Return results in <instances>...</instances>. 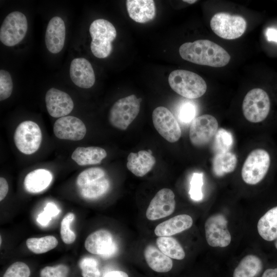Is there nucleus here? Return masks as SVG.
Wrapping results in <instances>:
<instances>
[{
	"label": "nucleus",
	"mask_w": 277,
	"mask_h": 277,
	"mask_svg": "<svg viewBox=\"0 0 277 277\" xmlns=\"http://www.w3.org/2000/svg\"><path fill=\"white\" fill-rule=\"evenodd\" d=\"M179 53L186 61L213 67H224L230 60V56L224 48L207 39L184 43L179 48Z\"/></svg>",
	"instance_id": "1"
},
{
	"label": "nucleus",
	"mask_w": 277,
	"mask_h": 277,
	"mask_svg": "<svg viewBox=\"0 0 277 277\" xmlns=\"http://www.w3.org/2000/svg\"><path fill=\"white\" fill-rule=\"evenodd\" d=\"M76 185L82 197L95 200L108 191L110 182L104 170L99 167H92L79 174L76 178Z\"/></svg>",
	"instance_id": "2"
},
{
	"label": "nucleus",
	"mask_w": 277,
	"mask_h": 277,
	"mask_svg": "<svg viewBox=\"0 0 277 277\" xmlns=\"http://www.w3.org/2000/svg\"><path fill=\"white\" fill-rule=\"evenodd\" d=\"M171 88L177 94L189 99L199 98L207 90V85L199 75L185 70H175L168 77Z\"/></svg>",
	"instance_id": "3"
},
{
	"label": "nucleus",
	"mask_w": 277,
	"mask_h": 277,
	"mask_svg": "<svg viewBox=\"0 0 277 277\" xmlns=\"http://www.w3.org/2000/svg\"><path fill=\"white\" fill-rule=\"evenodd\" d=\"M89 32L92 38L91 50L99 58L108 57L112 50V42L116 36L114 26L105 19H97L90 25Z\"/></svg>",
	"instance_id": "4"
},
{
	"label": "nucleus",
	"mask_w": 277,
	"mask_h": 277,
	"mask_svg": "<svg viewBox=\"0 0 277 277\" xmlns=\"http://www.w3.org/2000/svg\"><path fill=\"white\" fill-rule=\"evenodd\" d=\"M142 98L132 94L116 101L110 109L108 120L114 128L125 130L137 116Z\"/></svg>",
	"instance_id": "5"
},
{
	"label": "nucleus",
	"mask_w": 277,
	"mask_h": 277,
	"mask_svg": "<svg viewBox=\"0 0 277 277\" xmlns=\"http://www.w3.org/2000/svg\"><path fill=\"white\" fill-rule=\"evenodd\" d=\"M270 165V157L264 149L252 151L243 165L241 174L243 181L249 185L260 182L266 175Z\"/></svg>",
	"instance_id": "6"
},
{
	"label": "nucleus",
	"mask_w": 277,
	"mask_h": 277,
	"mask_svg": "<svg viewBox=\"0 0 277 277\" xmlns=\"http://www.w3.org/2000/svg\"><path fill=\"white\" fill-rule=\"evenodd\" d=\"M270 108L268 95L261 88L250 90L245 95L242 110L246 119L251 123L263 121L268 116Z\"/></svg>",
	"instance_id": "7"
},
{
	"label": "nucleus",
	"mask_w": 277,
	"mask_h": 277,
	"mask_svg": "<svg viewBox=\"0 0 277 277\" xmlns=\"http://www.w3.org/2000/svg\"><path fill=\"white\" fill-rule=\"evenodd\" d=\"M246 21L241 16L225 12L216 13L210 21V27L213 32L226 39L241 36L246 30Z\"/></svg>",
	"instance_id": "8"
},
{
	"label": "nucleus",
	"mask_w": 277,
	"mask_h": 277,
	"mask_svg": "<svg viewBox=\"0 0 277 277\" xmlns=\"http://www.w3.org/2000/svg\"><path fill=\"white\" fill-rule=\"evenodd\" d=\"M42 133L35 122L26 121L21 123L14 133V144L18 150L25 154H31L39 148Z\"/></svg>",
	"instance_id": "9"
},
{
	"label": "nucleus",
	"mask_w": 277,
	"mask_h": 277,
	"mask_svg": "<svg viewBox=\"0 0 277 277\" xmlns=\"http://www.w3.org/2000/svg\"><path fill=\"white\" fill-rule=\"evenodd\" d=\"M28 29L26 16L21 12L13 11L4 19L0 29V40L5 45H16L25 37Z\"/></svg>",
	"instance_id": "10"
},
{
	"label": "nucleus",
	"mask_w": 277,
	"mask_h": 277,
	"mask_svg": "<svg viewBox=\"0 0 277 277\" xmlns=\"http://www.w3.org/2000/svg\"><path fill=\"white\" fill-rule=\"evenodd\" d=\"M152 117L154 128L166 141L174 143L180 139L182 134L180 126L168 109L157 107L154 109Z\"/></svg>",
	"instance_id": "11"
},
{
	"label": "nucleus",
	"mask_w": 277,
	"mask_h": 277,
	"mask_svg": "<svg viewBox=\"0 0 277 277\" xmlns=\"http://www.w3.org/2000/svg\"><path fill=\"white\" fill-rule=\"evenodd\" d=\"M217 130L218 123L213 116L201 115L191 122L189 134L190 141L194 146H204L212 140Z\"/></svg>",
	"instance_id": "12"
},
{
	"label": "nucleus",
	"mask_w": 277,
	"mask_h": 277,
	"mask_svg": "<svg viewBox=\"0 0 277 277\" xmlns=\"http://www.w3.org/2000/svg\"><path fill=\"white\" fill-rule=\"evenodd\" d=\"M227 220L222 214H214L209 217L205 223V236L211 247H225L231 241L227 228Z\"/></svg>",
	"instance_id": "13"
},
{
	"label": "nucleus",
	"mask_w": 277,
	"mask_h": 277,
	"mask_svg": "<svg viewBox=\"0 0 277 277\" xmlns=\"http://www.w3.org/2000/svg\"><path fill=\"white\" fill-rule=\"evenodd\" d=\"M85 247L90 253L107 259L117 252L118 247L110 231L100 229L89 234L85 242Z\"/></svg>",
	"instance_id": "14"
},
{
	"label": "nucleus",
	"mask_w": 277,
	"mask_h": 277,
	"mask_svg": "<svg viewBox=\"0 0 277 277\" xmlns=\"http://www.w3.org/2000/svg\"><path fill=\"white\" fill-rule=\"evenodd\" d=\"M175 208V195L169 188H163L155 194L146 212L148 220L155 221L172 214Z\"/></svg>",
	"instance_id": "15"
},
{
	"label": "nucleus",
	"mask_w": 277,
	"mask_h": 277,
	"mask_svg": "<svg viewBox=\"0 0 277 277\" xmlns=\"http://www.w3.org/2000/svg\"><path fill=\"white\" fill-rule=\"evenodd\" d=\"M86 127L80 118L65 116L58 118L53 125L55 135L60 139L71 141L82 140L86 133Z\"/></svg>",
	"instance_id": "16"
},
{
	"label": "nucleus",
	"mask_w": 277,
	"mask_h": 277,
	"mask_svg": "<svg viewBox=\"0 0 277 277\" xmlns=\"http://www.w3.org/2000/svg\"><path fill=\"white\" fill-rule=\"evenodd\" d=\"M45 102L48 112L53 117L65 116L72 111L74 107L73 102L70 96L54 88L47 91Z\"/></svg>",
	"instance_id": "17"
},
{
	"label": "nucleus",
	"mask_w": 277,
	"mask_h": 277,
	"mask_svg": "<svg viewBox=\"0 0 277 277\" xmlns=\"http://www.w3.org/2000/svg\"><path fill=\"white\" fill-rule=\"evenodd\" d=\"M70 76L73 83L82 88H89L95 83V74L92 66L84 58H76L72 61Z\"/></svg>",
	"instance_id": "18"
},
{
	"label": "nucleus",
	"mask_w": 277,
	"mask_h": 277,
	"mask_svg": "<svg viewBox=\"0 0 277 277\" xmlns=\"http://www.w3.org/2000/svg\"><path fill=\"white\" fill-rule=\"evenodd\" d=\"M66 36V27L60 17L54 16L48 23L45 34V44L47 49L56 54L63 49Z\"/></svg>",
	"instance_id": "19"
},
{
	"label": "nucleus",
	"mask_w": 277,
	"mask_h": 277,
	"mask_svg": "<svg viewBox=\"0 0 277 277\" xmlns=\"http://www.w3.org/2000/svg\"><path fill=\"white\" fill-rule=\"evenodd\" d=\"M155 162V159L150 151L140 150L129 154L126 166L134 175L142 177L153 168Z\"/></svg>",
	"instance_id": "20"
},
{
	"label": "nucleus",
	"mask_w": 277,
	"mask_h": 277,
	"mask_svg": "<svg viewBox=\"0 0 277 277\" xmlns=\"http://www.w3.org/2000/svg\"><path fill=\"white\" fill-rule=\"evenodd\" d=\"M192 224L193 220L190 215L179 214L157 225L154 233L158 237L171 236L189 229Z\"/></svg>",
	"instance_id": "21"
},
{
	"label": "nucleus",
	"mask_w": 277,
	"mask_h": 277,
	"mask_svg": "<svg viewBox=\"0 0 277 277\" xmlns=\"http://www.w3.org/2000/svg\"><path fill=\"white\" fill-rule=\"evenodd\" d=\"M127 10L130 17L139 23H145L153 19L155 6L152 0H127Z\"/></svg>",
	"instance_id": "22"
},
{
	"label": "nucleus",
	"mask_w": 277,
	"mask_h": 277,
	"mask_svg": "<svg viewBox=\"0 0 277 277\" xmlns=\"http://www.w3.org/2000/svg\"><path fill=\"white\" fill-rule=\"evenodd\" d=\"M52 180V173L45 169H37L28 173L24 181L25 190L31 193H37L44 191Z\"/></svg>",
	"instance_id": "23"
},
{
	"label": "nucleus",
	"mask_w": 277,
	"mask_h": 277,
	"mask_svg": "<svg viewBox=\"0 0 277 277\" xmlns=\"http://www.w3.org/2000/svg\"><path fill=\"white\" fill-rule=\"evenodd\" d=\"M144 255L149 267L155 272H167L172 268L173 263L171 258L152 245L146 246Z\"/></svg>",
	"instance_id": "24"
},
{
	"label": "nucleus",
	"mask_w": 277,
	"mask_h": 277,
	"mask_svg": "<svg viewBox=\"0 0 277 277\" xmlns=\"http://www.w3.org/2000/svg\"><path fill=\"white\" fill-rule=\"evenodd\" d=\"M105 149L99 147H78L71 155L72 159L80 166L99 164L107 156Z\"/></svg>",
	"instance_id": "25"
},
{
	"label": "nucleus",
	"mask_w": 277,
	"mask_h": 277,
	"mask_svg": "<svg viewBox=\"0 0 277 277\" xmlns=\"http://www.w3.org/2000/svg\"><path fill=\"white\" fill-rule=\"evenodd\" d=\"M257 228L264 240L272 241L277 239V206L269 209L260 219Z\"/></svg>",
	"instance_id": "26"
},
{
	"label": "nucleus",
	"mask_w": 277,
	"mask_h": 277,
	"mask_svg": "<svg viewBox=\"0 0 277 277\" xmlns=\"http://www.w3.org/2000/svg\"><path fill=\"white\" fill-rule=\"evenodd\" d=\"M237 162L236 155L230 151L218 152L213 160V172L217 177L231 173L235 169Z\"/></svg>",
	"instance_id": "27"
},
{
	"label": "nucleus",
	"mask_w": 277,
	"mask_h": 277,
	"mask_svg": "<svg viewBox=\"0 0 277 277\" xmlns=\"http://www.w3.org/2000/svg\"><path fill=\"white\" fill-rule=\"evenodd\" d=\"M263 268V263L257 256L249 254L244 257L235 268L233 277H256Z\"/></svg>",
	"instance_id": "28"
},
{
	"label": "nucleus",
	"mask_w": 277,
	"mask_h": 277,
	"mask_svg": "<svg viewBox=\"0 0 277 277\" xmlns=\"http://www.w3.org/2000/svg\"><path fill=\"white\" fill-rule=\"evenodd\" d=\"M158 248L168 257L178 260L185 258V252L180 243L171 236H160L156 240Z\"/></svg>",
	"instance_id": "29"
},
{
	"label": "nucleus",
	"mask_w": 277,
	"mask_h": 277,
	"mask_svg": "<svg viewBox=\"0 0 277 277\" xmlns=\"http://www.w3.org/2000/svg\"><path fill=\"white\" fill-rule=\"evenodd\" d=\"M57 244V240L52 235H47L41 238H31L26 241L27 248L35 254L46 253L55 248Z\"/></svg>",
	"instance_id": "30"
},
{
	"label": "nucleus",
	"mask_w": 277,
	"mask_h": 277,
	"mask_svg": "<svg viewBox=\"0 0 277 277\" xmlns=\"http://www.w3.org/2000/svg\"><path fill=\"white\" fill-rule=\"evenodd\" d=\"M214 137V148L217 153L229 151L233 144V137L230 131L220 128Z\"/></svg>",
	"instance_id": "31"
},
{
	"label": "nucleus",
	"mask_w": 277,
	"mask_h": 277,
	"mask_svg": "<svg viewBox=\"0 0 277 277\" xmlns=\"http://www.w3.org/2000/svg\"><path fill=\"white\" fill-rule=\"evenodd\" d=\"M83 277H100L101 272L97 261L90 256L82 258L79 262Z\"/></svg>",
	"instance_id": "32"
},
{
	"label": "nucleus",
	"mask_w": 277,
	"mask_h": 277,
	"mask_svg": "<svg viewBox=\"0 0 277 277\" xmlns=\"http://www.w3.org/2000/svg\"><path fill=\"white\" fill-rule=\"evenodd\" d=\"M75 217L74 213L69 212L63 219L61 224L60 233L61 238L64 243L70 244L73 243L76 239V235L70 229V224Z\"/></svg>",
	"instance_id": "33"
},
{
	"label": "nucleus",
	"mask_w": 277,
	"mask_h": 277,
	"mask_svg": "<svg viewBox=\"0 0 277 277\" xmlns=\"http://www.w3.org/2000/svg\"><path fill=\"white\" fill-rule=\"evenodd\" d=\"M13 90V82L9 72L1 69L0 70V101L8 98Z\"/></svg>",
	"instance_id": "34"
},
{
	"label": "nucleus",
	"mask_w": 277,
	"mask_h": 277,
	"mask_svg": "<svg viewBox=\"0 0 277 277\" xmlns=\"http://www.w3.org/2000/svg\"><path fill=\"white\" fill-rule=\"evenodd\" d=\"M30 275V270L27 264L16 262L7 268L3 277H29Z\"/></svg>",
	"instance_id": "35"
},
{
	"label": "nucleus",
	"mask_w": 277,
	"mask_h": 277,
	"mask_svg": "<svg viewBox=\"0 0 277 277\" xmlns=\"http://www.w3.org/2000/svg\"><path fill=\"white\" fill-rule=\"evenodd\" d=\"M203 185V174L194 173L190 181L189 194L191 198L195 201H199L203 198L202 187Z\"/></svg>",
	"instance_id": "36"
},
{
	"label": "nucleus",
	"mask_w": 277,
	"mask_h": 277,
	"mask_svg": "<svg viewBox=\"0 0 277 277\" xmlns=\"http://www.w3.org/2000/svg\"><path fill=\"white\" fill-rule=\"evenodd\" d=\"M69 269L64 264L46 266L40 271L41 277H68Z\"/></svg>",
	"instance_id": "37"
},
{
	"label": "nucleus",
	"mask_w": 277,
	"mask_h": 277,
	"mask_svg": "<svg viewBox=\"0 0 277 277\" xmlns=\"http://www.w3.org/2000/svg\"><path fill=\"white\" fill-rule=\"evenodd\" d=\"M196 106L191 102H185L181 105L179 110V119L184 123H189L195 118Z\"/></svg>",
	"instance_id": "38"
},
{
	"label": "nucleus",
	"mask_w": 277,
	"mask_h": 277,
	"mask_svg": "<svg viewBox=\"0 0 277 277\" xmlns=\"http://www.w3.org/2000/svg\"><path fill=\"white\" fill-rule=\"evenodd\" d=\"M52 218V217L48 213L44 210L38 215L37 221L41 225L46 226L49 224Z\"/></svg>",
	"instance_id": "39"
},
{
	"label": "nucleus",
	"mask_w": 277,
	"mask_h": 277,
	"mask_svg": "<svg viewBox=\"0 0 277 277\" xmlns=\"http://www.w3.org/2000/svg\"><path fill=\"white\" fill-rule=\"evenodd\" d=\"M8 184L6 180L2 177L0 178V201L3 200L8 191Z\"/></svg>",
	"instance_id": "40"
},
{
	"label": "nucleus",
	"mask_w": 277,
	"mask_h": 277,
	"mask_svg": "<svg viewBox=\"0 0 277 277\" xmlns=\"http://www.w3.org/2000/svg\"><path fill=\"white\" fill-rule=\"evenodd\" d=\"M44 211L48 213L52 217L56 216L60 212L57 207L52 203H48L45 207Z\"/></svg>",
	"instance_id": "41"
},
{
	"label": "nucleus",
	"mask_w": 277,
	"mask_h": 277,
	"mask_svg": "<svg viewBox=\"0 0 277 277\" xmlns=\"http://www.w3.org/2000/svg\"><path fill=\"white\" fill-rule=\"evenodd\" d=\"M266 36L268 41L277 43V30L274 28H268L266 31Z\"/></svg>",
	"instance_id": "42"
},
{
	"label": "nucleus",
	"mask_w": 277,
	"mask_h": 277,
	"mask_svg": "<svg viewBox=\"0 0 277 277\" xmlns=\"http://www.w3.org/2000/svg\"><path fill=\"white\" fill-rule=\"evenodd\" d=\"M104 277H129V276L124 271L115 270L108 272Z\"/></svg>",
	"instance_id": "43"
},
{
	"label": "nucleus",
	"mask_w": 277,
	"mask_h": 277,
	"mask_svg": "<svg viewBox=\"0 0 277 277\" xmlns=\"http://www.w3.org/2000/svg\"><path fill=\"white\" fill-rule=\"evenodd\" d=\"M262 277H277V268L266 270Z\"/></svg>",
	"instance_id": "44"
},
{
	"label": "nucleus",
	"mask_w": 277,
	"mask_h": 277,
	"mask_svg": "<svg viewBox=\"0 0 277 277\" xmlns=\"http://www.w3.org/2000/svg\"><path fill=\"white\" fill-rule=\"evenodd\" d=\"M183 1L190 4H194L197 2V1L195 0H184Z\"/></svg>",
	"instance_id": "45"
},
{
	"label": "nucleus",
	"mask_w": 277,
	"mask_h": 277,
	"mask_svg": "<svg viewBox=\"0 0 277 277\" xmlns=\"http://www.w3.org/2000/svg\"><path fill=\"white\" fill-rule=\"evenodd\" d=\"M274 245H275V248L277 249V239H276L275 242L274 243Z\"/></svg>",
	"instance_id": "46"
},
{
	"label": "nucleus",
	"mask_w": 277,
	"mask_h": 277,
	"mask_svg": "<svg viewBox=\"0 0 277 277\" xmlns=\"http://www.w3.org/2000/svg\"><path fill=\"white\" fill-rule=\"evenodd\" d=\"M0 244H1V245L2 244V237H1V236L0 237Z\"/></svg>",
	"instance_id": "47"
}]
</instances>
